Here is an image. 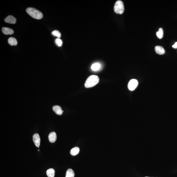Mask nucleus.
Masks as SVG:
<instances>
[{
	"mask_svg": "<svg viewBox=\"0 0 177 177\" xmlns=\"http://www.w3.org/2000/svg\"><path fill=\"white\" fill-rule=\"evenodd\" d=\"M26 11L32 17L35 19H40L43 18L42 13L35 8H27L26 9Z\"/></svg>",
	"mask_w": 177,
	"mask_h": 177,
	"instance_id": "nucleus-1",
	"label": "nucleus"
},
{
	"mask_svg": "<svg viewBox=\"0 0 177 177\" xmlns=\"http://www.w3.org/2000/svg\"><path fill=\"white\" fill-rule=\"evenodd\" d=\"M99 78L97 75H92L88 77L85 83L86 88H91L95 86L99 82Z\"/></svg>",
	"mask_w": 177,
	"mask_h": 177,
	"instance_id": "nucleus-2",
	"label": "nucleus"
},
{
	"mask_svg": "<svg viewBox=\"0 0 177 177\" xmlns=\"http://www.w3.org/2000/svg\"><path fill=\"white\" fill-rule=\"evenodd\" d=\"M114 12L116 13L122 14L124 12V7L122 1L118 0L115 3L114 7Z\"/></svg>",
	"mask_w": 177,
	"mask_h": 177,
	"instance_id": "nucleus-3",
	"label": "nucleus"
},
{
	"mask_svg": "<svg viewBox=\"0 0 177 177\" xmlns=\"http://www.w3.org/2000/svg\"><path fill=\"white\" fill-rule=\"evenodd\" d=\"M138 85V81L136 79H132L130 80L128 83V89L131 91L135 90Z\"/></svg>",
	"mask_w": 177,
	"mask_h": 177,
	"instance_id": "nucleus-4",
	"label": "nucleus"
},
{
	"mask_svg": "<svg viewBox=\"0 0 177 177\" xmlns=\"http://www.w3.org/2000/svg\"><path fill=\"white\" fill-rule=\"evenodd\" d=\"M33 139L35 145L37 147L39 148L40 145V139L38 134L37 133L34 134L33 136Z\"/></svg>",
	"mask_w": 177,
	"mask_h": 177,
	"instance_id": "nucleus-5",
	"label": "nucleus"
},
{
	"mask_svg": "<svg viewBox=\"0 0 177 177\" xmlns=\"http://www.w3.org/2000/svg\"><path fill=\"white\" fill-rule=\"evenodd\" d=\"M4 21L6 22L7 23L14 24L16 22L17 19L13 16L10 15L8 16L5 19Z\"/></svg>",
	"mask_w": 177,
	"mask_h": 177,
	"instance_id": "nucleus-6",
	"label": "nucleus"
},
{
	"mask_svg": "<svg viewBox=\"0 0 177 177\" xmlns=\"http://www.w3.org/2000/svg\"><path fill=\"white\" fill-rule=\"evenodd\" d=\"M48 139L50 142H54L57 139L56 134L55 132H51L49 135Z\"/></svg>",
	"mask_w": 177,
	"mask_h": 177,
	"instance_id": "nucleus-7",
	"label": "nucleus"
},
{
	"mask_svg": "<svg viewBox=\"0 0 177 177\" xmlns=\"http://www.w3.org/2000/svg\"><path fill=\"white\" fill-rule=\"evenodd\" d=\"M53 110L55 112V114L58 115H62L63 111L60 106L56 105L53 106Z\"/></svg>",
	"mask_w": 177,
	"mask_h": 177,
	"instance_id": "nucleus-8",
	"label": "nucleus"
},
{
	"mask_svg": "<svg viewBox=\"0 0 177 177\" xmlns=\"http://www.w3.org/2000/svg\"><path fill=\"white\" fill-rule=\"evenodd\" d=\"M155 50L157 54H164L165 53V50L163 48L160 46H157L155 48Z\"/></svg>",
	"mask_w": 177,
	"mask_h": 177,
	"instance_id": "nucleus-9",
	"label": "nucleus"
},
{
	"mask_svg": "<svg viewBox=\"0 0 177 177\" xmlns=\"http://www.w3.org/2000/svg\"><path fill=\"white\" fill-rule=\"evenodd\" d=\"M2 32L4 34L6 35H12L14 33L13 29L8 27H3L2 28Z\"/></svg>",
	"mask_w": 177,
	"mask_h": 177,
	"instance_id": "nucleus-10",
	"label": "nucleus"
},
{
	"mask_svg": "<svg viewBox=\"0 0 177 177\" xmlns=\"http://www.w3.org/2000/svg\"><path fill=\"white\" fill-rule=\"evenodd\" d=\"M8 42L10 45L11 46H16L18 44V41L15 38L11 37L9 38L8 40Z\"/></svg>",
	"mask_w": 177,
	"mask_h": 177,
	"instance_id": "nucleus-11",
	"label": "nucleus"
},
{
	"mask_svg": "<svg viewBox=\"0 0 177 177\" xmlns=\"http://www.w3.org/2000/svg\"><path fill=\"white\" fill-rule=\"evenodd\" d=\"M46 174L48 177H54L55 171L53 168L49 169L47 171Z\"/></svg>",
	"mask_w": 177,
	"mask_h": 177,
	"instance_id": "nucleus-12",
	"label": "nucleus"
},
{
	"mask_svg": "<svg viewBox=\"0 0 177 177\" xmlns=\"http://www.w3.org/2000/svg\"><path fill=\"white\" fill-rule=\"evenodd\" d=\"M79 148L78 147H75L71 149L70 151V154L73 156H76L79 153Z\"/></svg>",
	"mask_w": 177,
	"mask_h": 177,
	"instance_id": "nucleus-13",
	"label": "nucleus"
},
{
	"mask_svg": "<svg viewBox=\"0 0 177 177\" xmlns=\"http://www.w3.org/2000/svg\"><path fill=\"white\" fill-rule=\"evenodd\" d=\"M74 173L73 170L69 169L67 171L66 177H74Z\"/></svg>",
	"mask_w": 177,
	"mask_h": 177,
	"instance_id": "nucleus-14",
	"label": "nucleus"
},
{
	"mask_svg": "<svg viewBox=\"0 0 177 177\" xmlns=\"http://www.w3.org/2000/svg\"><path fill=\"white\" fill-rule=\"evenodd\" d=\"M156 35L158 38L160 39L162 38L163 36V31L162 29V28L159 29V31L156 33Z\"/></svg>",
	"mask_w": 177,
	"mask_h": 177,
	"instance_id": "nucleus-15",
	"label": "nucleus"
},
{
	"mask_svg": "<svg viewBox=\"0 0 177 177\" xmlns=\"http://www.w3.org/2000/svg\"><path fill=\"white\" fill-rule=\"evenodd\" d=\"M100 67V65L99 63H95L91 65V70L93 71H96L99 70Z\"/></svg>",
	"mask_w": 177,
	"mask_h": 177,
	"instance_id": "nucleus-16",
	"label": "nucleus"
},
{
	"mask_svg": "<svg viewBox=\"0 0 177 177\" xmlns=\"http://www.w3.org/2000/svg\"><path fill=\"white\" fill-rule=\"evenodd\" d=\"M52 34L53 35L55 36H57V37H58V38H59L61 36V34L57 30H54L52 32Z\"/></svg>",
	"mask_w": 177,
	"mask_h": 177,
	"instance_id": "nucleus-17",
	"label": "nucleus"
},
{
	"mask_svg": "<svg viewBox=\"0 0 177 177\" xmlns=\"http://www.w3.org/2000/svg\"><path fill=\"white\" fill-rule=\"evenodd\" d=\"M55 42L57 46L61 47L62 44V41L59 38H57L55 39Z\"/></svg>",
	"mask_w": 177,
	"mask_h": 177,
	"instance_id": "nucleus-18",
	"label": "nucleus"
},
{
	"mask_svg": "<svg viewBox=\"0 0 177 177\" xmlns=\"http://www.w3.org/2000/svg\"><path fill=\"white\" fill-rule=\"evenodd\" d=\"M172 47L174 48H177V42H176L175 44L173 45Z\"/></svg>",
	"mask_w": 177,
	"mask_h": 177,
	"instance_id": "nucleus-19",
	"label": "nucleus"
},
{
	"mask_svg": "<svg viewBox=\"0 0 177 177\" xmlns=\"http://www.w3.org/2000/svg\"></svg>",
	"mask_w": 177,
	"mask_h": 177,
	"instance_id": "nucleus-20",
	"label": "nucleus"
}]
</instances>
